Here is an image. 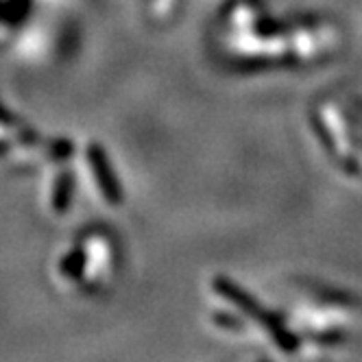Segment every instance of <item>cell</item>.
Instances as JSON below:
<instances>
[{"label":"cell","instance_id":"6da1fadb","mask_svg":"<svg viewBox=\"0 0 362 362\" xmlns=\"http://www.w3.org/2000/svg\"><path fill=\"white\" fill-rule=\"evenodd\" d=\"M345 46L343 24L332 16H273L260 0H231L221 13L212 50L236 70L315 68Z\"/></svg>","mask_w":362,"mask_h":362},{"label":"cell","instance_id":"3957f363","mask_svg":"<svg viewBox=\"0 0 362 362\" xmlns=\"http://www.w3.org/2000/svg\"><path fill=\"white\" fill-rule=\"evenodd\" d=\"M310 127L334 168L362 186V103L325 96L310 110Z\"/></svg>","mask_w":362,"mask_h":362},{"label":"cell","instance_id":"7a4b0ae2","mask_svg":"<svg viewBox=\"0 0 362 362\" xmlns=\"http://www.w3.org/2000/svg\"><path fill=\"white\" fill-rule=\"evenodd\" d=\"M284 317L303 349H334L362 336V303L351 295L317 284L299 286L288 299Z\"/></svg>","mask_w":362,"mask_h":362}]
</instances>
